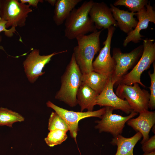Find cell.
Instances as JSON below:
<instances>
[{
	"label": "cell",
	"instance_id": "cell-1",
	"mask_svg": "<svg viewBox=\"0 0 155 155\" xmlns=\"http://www.w3.org/2000/svg\"><path fill=\"white\" fill-rule=\"evenodd\" d=\"M103 30H96L76 38L78 45L74 47L73 54L82 74L93 71V60L100 50V36Z\"/></svg>",
	"mask_w": 155,
	"mask_h": 155
},
{
	"label": "cell",
	"instance_id": "cell-2",
	"mask_svg": "<svg viewBox=\"0 0 155 155\" xmlns=\"http://www.w3.org/2000/svg\"><path fill=\"white\" fill-rule=\"evenodd\" d=\"M94 2L92 0L85 1L80 7L71 11L65 21L66 37L73 40L97 30L89 16Z\"/></svg>",
	"mask_w": 155,
	"mask_h": 155
},
{
	"label": "cell",
	"instance_id": "cell-3",
	"mask_svg": "<svg viewBox=\"0 0 155 155\" xmlns=\"http://www.w3.org/2000/svg\"><path fill=\"white\" fill-rule=\"evenodd\" d=\"M82 74L72 54L70 61L61 78V85L55 98L71 107L77 104V94L82 83Z\"/></svg>",
	"mask_w": 155,
	"mask_h": 155
},
{
	"label": "cell",
	"instance_id": "cell-4",
	"mask_svg": "<svg viewBox=\"0 0 155 155\" xmlns=\"http://www.w3.org/2000/svg\"><path fill=\"white\" fill-rule=\"evenodd\" d=\"M142 40L144 49L140 58L132 70L124 75L117 84L132 85L137 83L145 87L141 81V76L143 72L149 69L151 65L154 61L155 42L153 39L146 38Z\"/></svg>",
	"mask_w": 155,
	"mask_h": 155
},
{
	"label": "cell",
	"instance_id": "cell-5",
	"mask_svg": "<svg viewBox=\"0 0 155 155\" xmlns=\"http://www.w3.org/2000/svg\"><path fill=\"white\" fill-rule=\"evenodd\" d=\"M17 0H0V18L6 22V28L22 27L32 10L28 5Z\"/></svg>",
	"mask_w": 155,
	"mask_h": 155
},
{
	"label": "cell",
	"instance_id": "cell-6",
	"mask_svg": "<svg viewBox=\"0 0 155 155\" xmlns=\"http://www.w3.org/2000/svg\"><path fill=\"white\" fill-rule=\"evenodd\" d=\"M116 94L122 99L125 98L132 110L137 113L148 110L150 94L137 83L133 86L118 84Z\"/></svg>",
	"mask_w": 155,
	"mask_h": 155
},
{
	"label": "cell",
	"instance_id": "cell-7",
	"mask_svg": "<svg viewBox=\"0 0 155 155\" xmlns=\"http://www.w3.org/2000/svg\"><path fill=\"white\" fill-rule=\"evenodd\" d=\"M143 49V44L129 53H123L119 48L113 49L112 57L115 61V66L111 79L115 84H117L128 70L135 66L140 58Z\"/></svg>",
	"mask_w": 155,
	"mask_h": 155
},
{
	"label": "cell",
	"instance_id": "cell-8",
	"mask_svg": "<svg viewBox=\"0 0 155 155\" xmlns=\"http://www.w3.org/2000/svg\"><path fill=\"white\" fill-rule=\"evenodd\" d=\"M47 106L53 109L64 121L69 131L71 137L76 141L79 131L78 123L81 120L90 117L101 119L105 111V107L92 111L76 112L60 107L50 101L46 103Z\"/></svg>",
	"mask_w": 155,
	"mask_h": 155
},
{
	"label": "cell",
	"instance_id": "cell-9",
	"mask_svg": "<svg viewBox=\"0 0 155 155\" xmlns=\"http://www.w3.org/2000/svg\"><path fill=\"white\" fill-rule=\"evenodd\" d=\"M104 113L100 120L95 121L97 123L95 128L100 133L105 132L111 134L114 137L121 135L126 123L130 119L136 116L138 113L132 111L129 115L123 116L113 113L114 109L106 106Z\"/></svg>",
	"mask_w": 155,
	"mask_h": 155
},
{
	"label": "cell",
	"instance_id": "cell-10",
	"mask_svg": "<svg viewBox=\"0 0 155 155\" xmlns=\"http://www.w3.org/2000/svg\"><path fill=\"white\" fill-rule=\"evenodd\" d=\"M67 52L66 50L55 52L48 55H40L39 49H33L23 63L24 71L29 82L34 83L39 76L45 73L44 72L42 71V69L53 56Z\"/></svg>",
	"mask_w": 155,
	"mask_h": 155
},
{
	"label": "cell",
	"instance_id": "cell-11",
	"mask_svg": "<svg viewBox=\"0 0 155 155\" xmlns=\"http://www.w3.org/2000/svg\"><path fill=\"white\" fill-rule=\"evenodd\" d=\"M115 30L113 26L108 29L106 38L103 43L104 46L92 63L93 71L110 77L115 66V61L110 53L111 40Z\"/></svg>",
	"mask_w": 155,
	"mask_h": 155
},
{
	"label": "cell",
	"instance_id": "cell-12",
	"mask_svg": "<svg viewBox=\"0 0 155 155\" xmlns=\"http://www.w3.org/2000/svg\"><path fill=\"white\" fill-rule=\"evenodd\" d=\"M136 16L138 20L137 24L135 28L127 34L123 43L124 47L130 42L135 43L139 42L143 40L142 37L143 36L140 34V31L147 28L150 22L155 24V11L150 1L145 7L136 13Z\"/></svg>",
	"mask_w": 155,
	"mask_h": 155
},
{
	"label": "cell",
	"instance_id": "cell-13",
	"mask_svg": "<svg viewBox=\"0 0 155 155\" xmlns=\"http://www.w3.org/2000/svg\"><path fill=\"white\" fill-rule=\"evenodd\" d=\"M114 84L111 77L103 90L97 96L96 105L100 106L110 107L114 110H119L129 114L133 110L126 100L120 98L114 92Z\"/></svg>",
	"mask_w": 155,
	"mask_h": 155
},
{
	"label": "cell",
	"instance_id": "cell-14",
	"mask_svg": "<svg viewBox=\"0 0 155 155\" xmlns=\"http://www.w3.org/2000/svg\"><path fill=\"white\" fill-rule=\"evenodd\" d=\"M90 17L98 29L117 26L110 8L104 2H94L89 12Z\"/></svg>",
	"mask_w": 155,
	"mask_h": 155
},
{
	"label": "cell",
	"instance_id": "cell-15",
	"mask_svg": "<svg viewBox=\"0 0 155 155\" xmlns=\"http://www.w3.org/2000/svg\"><path fill=\"white\" fill-rule=\"evenodd\" d=\"M127 123L137 132H140L142 135V144L149 138V134L155 123V112L146 111L139 113L135 118L129 120Z\"/></svg>",
	"mask_w": 155,
	"mask_h": 155
},
{
	"label": "cell",
	"instance_id": "cell-16",
	"mask_svg": "<svg viewBox=\"0 0 155 155\" xmlns=\"http://www.w3.org/2000/svg\"><path fill=\"white\" fill-rule=\"evenodd\" d=\"M110 6V9L117 26L121 31L127 34L135 28L138 21L134 16L136 15V13L120 9L112 4Z\"/></svg>",
	"mask_w": 155,
	"mask_h": 155
},
{
	"label": "cell",
	"instance_id": "cell-17",
	"mask_svg": "<svg viewBox=\"0 0 155 155\" xmlns=\"http://www.w3.org/2000/svg\"><path fill=\"white\" fill-rule=\"evenodd\" d=\"M142 137V134L139 132L128 138L120 135L114 137L110 143L112 145L117 146L115 155H134L133 148Z\"/></svg>",
	"mask_w": 155,
	"mask_h": 155
},
{
	"label": "cell",
	"instance_id": "cell-18",
	"mask_svg": "<svg viewBox=\"0 0 155 155\" xmlns=\"http://www.w3.org/2000/svg\"><path fill=\"white\" fill-rule=\"evenodd\" d=\"M98 95L96 92L87 85L82 82L77 94V104L80 108L81 112L85 109L93 111L96 105V101Z\"/></svg>",
	"mask_w": 155,
	"mask_h": 155
},
{
	"label": "cell",
	"instance_id": "cell-19",
	"mask_svg": "<svg viewBox=\"0 0 155 155\" xmlns=\"http://www.w3.org/2000/svg\"><path fill=\"white\" fill-rule=\"evenodd\" d=\"M82 0H57L53 20L57 26L62 25L76 6Z\"/></svg>",
	"mask_w": 155,
	"mask_h": 155
},
{
	"label": "cell",
	"instance_id": "cell-20",
	"mask_svg": "<svg viewBox=\"0 0 155 155\" xmlns=\"http://www.w3.org/2000/svg\"><path fill=\"white\" fill-rule=\"evenodd\" d=\"M111 77L92 71L82 74V82L99 94L105 87Z\"/></svg>",
	"mask_w": 155,
	"mask_h": 155
},
{
	"label": "cell",
	"instance_id": "cell-21",
	"mask_svg": "<svg viewBox=\"0 0 155 155\" xmlns=\"http://www.w3.org/2000/svg\"><path fill=\"white\" fill-rule=\"evenodd\" d=\"M24 120V118L18 113L7 108H0V126L12 127L14 123Z\"/></svg>",
	"mask_w": 155,
	"mask_h": 155
},
{
	"label": "cell",
	"instance_id": "cell-22",
	"mask_svg": "<svg viewBox=\"0 0 155 155\" xmlns=\"http://www.w3.org/2000/svg\"><path fill=\"white\" fill-rule=\"evenodd\" d=\"M67 132L60 130L50 131L44 138V141L47 145L50 147L60 145L67 139Z\"/></svg>",
	"mask_w": 155,
	"mask_h": 155
},
{
	"label": "cell",
	"instance_id": "cell-23",
	"mask_svg": "<svg viewBox=\"0 0 155 155\" xmlns=\"http://www.w3.org/2000/svg\"><path fill=\"white\" fill-rule=\"evenodd\" d=\"M149 1L147 0H117L113 5L115 6H124L127 7L131 12L135 13L145 7Z\"/></svg>",
	"mask_w": 155,
	"mask_h": 155
},
{
	"label": "cell",
	"instance_id": "cell-24",
	"mask_svg": "<svg viewBox=\"0 0 155 155\" xmlns=\"http://www.w3.org/2000/svg\"><path fill=\"white\" fill-rule=\"evenodd\" d=\"M48 129L50 131L60 130L67 132L68 128L64 121L55 112H52L49 120Z\"/></svg>",
	"mask_w": 155,
	"mask_h": 155
},
{
	"label": "cell",
	"instance_id": "cell-25",
	"mask_svg": "<svg viewBox=\"0 0 155 155\" xmlns=\"http://www.w3.org/2000/svg\"><path fill=\"white\" fill-rule=\"evenodd\" d=\"M153 72L152 73L149 71L148 73L151 80V85L149 88L150 93L149 102V108L151 110L155 108V63H153Z\"/></svg>",
	"mask_w": 155,
	"mask_h": 155
},
{
	"label": "cell",
	"instance_id": "cell-26",
	"mask_svg": "<svg viewBox=\"0 0 155 155\" xmlns=\"http://www.w3.org/2000/svg\"><path fill=\"white\" fill-rule=\"evenodd\" d=\"M142 148L144 153L155 151V135L149 138L147 140L142 144Z\"/></svg>",
	"mask_w": 155,
	"mask_h": 155
},
{
	"label": "cell",
	"instance_id": "cell-27",
	"mask_svg": "<svg viewBox=\"0 0 155 155\" xmlns=\"http://www.w3.org/2000/svg\"><path fill=\"white\" fill-rule=\"evenodd\" d=\"M6 23V21L0 18V32L4 31L5 34L6 36L8 37H11L13 36L14 33H16V32H17L15 28H11L9 29H6L5 26ZM1 40V37L0 36V43ZM0 49L4 50L3 47L1 46H0Z\"/></svg>",
	"mask_w": 155,
	"mask_h": 155
},
{
	"label": "cell",
	"instance_id": "cell-28",
	"mask_svg": "<svg viewBox=\"0 0 155 155\" xmlns=\"http://www.w3.org/2000/svg\"><path fill=\"white\" fill-rule=\"evenodd\" d=\"M19 1L22 3L26 4L27 3L29 6H32L36 8L37 7L39 2L42 3L44 1L42 0H20Z\"/></svg>",
	"mask_w": 155,
	"mask_h": 155
},
{
	"label": "cell",
	"instance_id": "cell-29",
	"mask_svg": "<svg viewBox=\"0 0 155 155\" xmlns=\"http://www.w3.org/2000/svg\"><path fill=\"white\" fill-rule=\"evenodd\" d=\"M46 1L53 6H55L56 2V0H46Z\"/></svg>",
	"mask_w": 155,
	"mask_h": 155
},
{
	"label": "cell",
	"instance_id": "cell-30",
	"mask_svg": "<svg viewBox=\"0 0 155 155\" xmlns=\"http://www.w3.org/2000/svg\"><path fill=\"white\" fill-rule=\"evenodd\" d=\"M143 155H155V151L149 153H144Z\"/></svg>",
	"mask_w": 155,
	"mask_h": 155
},
{
	"label": "cell",
	"instance_id": "cell-31",
	"mask_svg": "<svg viewBox=\"0 0 155 155\" xmlns=\"http://www.w3.org/2000/svg\"></svg>",
	"mask_w": 155,
	"mask_h": 155
}]
</instances>
